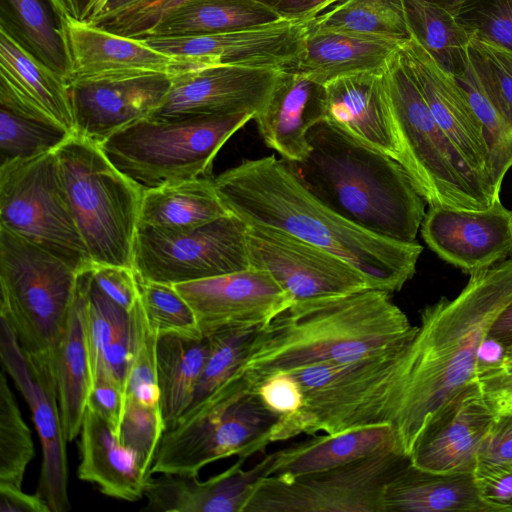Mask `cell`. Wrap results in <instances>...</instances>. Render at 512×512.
I'll list each match as a JSON object with an SVG mask.
<instances>
[{"label":"cell","instance_id":"cell-9","mask_svg":"<svg viewBox=\"0 0 512 512\" xmlns=\"http://www.w3.org/2000/svg\"><path fill=\"white\" fill-rule=\"evenodd\" d=\"M254 115L143 118L117 131L100 148L125 175L143 188L210 177L225 142Z\"/></svg>","mask_w":512,"mask_h":512},{"label":"cell","instance_id":"cell-25","mask_svg":"<svg viewBox=\"0 0 512 512\" xmlns=\"http://www.w3.org/2000/svg\"><path fill=\"white\" fill-rule=\"evenodd\" d=\"M325 118V88L297 72L283 70L254 121L265 145L289 162L303 160L309 131Z\"/></svg>","mask_w":512,"mask_h":512},{"label":"cell","instance_id":"cell-12","mask_svg":"<svg viewBox=\"0 0 512 512\" xmlns=\"http://www.w3.org/2000/svg\"><path fill=\"white\" fill-rule=\"evenodd\" d=\"M410 462L395 448L335 468L259 481L243 512H383L389 481Z\"/></svg>","mask_w":512,"mask_h":512},{"label":"cell","instance_id":"cell-53","mask_svg":"<svg viewBox=\"0 0 512 512\" xmlns=\"http://www.w3.org/2000/svg\"><path fill=\"white\" fill-rule=\"evenodd\" d=\"M124 405V388L105 371L96 370L93 373L87 406L100 414L118 433Z\"/></svg>","mask_w":512,"mask_h":512},{"label":"cell","instance_id":"cell-33","mask_svg":"<svg viewBox=\"0 0 512 512\" xmlns=\"http://www.w3.org/2000/svg\"><path fill=\"white\" fill-rule=\"evenodd\" d=\"M383 512H490L473 473H437L409 462L386 485Z\"/></svg>","mask_w":512,"mask_h":512},{"label":"cell","instance_id":"cell-35","mask_svg":"<svg viewBox=\"0 0 512 512\" xmlns=\"http://www.w3.org/2000/svg\"><path fill=\"white\" fill-rule=\"evenodd\" d=\"M209 349V338L202 333L158 334L157 383L165 430L172 427L190 407Z\"/></svg>","mask_w":512,"mask_h":512},{"label":"cell","instance_id":"cell-50","mask_svg":"<svg viewBox=\"0 0 512 512\" xmlns=\"http://www.w3.org/2000/svg\"><path fill=\"white\" fill-rule=\"evenodd\" d=\"M91 273L95 284L107 297L132 312L139 301L138 280L133 269L93 264Z\"/></svg>","mask_w":512,"mask_h":512},{"label":"cell","instance_id":"cell-43","mask_svg":"<svg viewBox=\"0 0 512 512\" xmlns=\"http://www.w3.org/2000/svg\"><path fill=\"white\" fill-rule=\"evenodd\" d=\"M456 78L465 89L484 128L492 155L495 182L501 189L504 177L512 167V126L485 92L470 62L465 73Z\"/></svg>","mask_w":512,"mask_h":512},{"label":"cell","instance_id":"cell-61","mask_svg":"<svg viewBox=\"0 0 512 512\" xmlns=\"http://www.w3.org/2000/svg\"><path fill=\"white\" fill-rule=\"evenodd\" d=\"M427 1L446 9L451 14L456 16L459 13V11L461 10V8L463 7V5L468 0H427Z\"/></svg>","mask_w":512,"mask_h":512},{"label":"cell","instance_id":"cell-27","mask_svg":"<svg viewBox=\"0 0 512 512\" xmlns=\"http://www.w3.org/2000/svg\"><path fill=\"white\" fill-rule=\"evenodd\" d=\"M0 106L52 119L73 133L66 79L0 31Z\"/></svg>","mask_w":512,"mask_h":512},{"label":"cell","instance_id":"cell-38","mask_svg":"<svg viewBox=\"0 0 512 512\" xmlns=\"http://www.w3.org/2000/svg\"><path fill=\"white\" fill-rule=\"evenodd\" d=\"M411 35L447 72L462 76L470 62L473 36L446 9L427 0H404Z\"/></svg>","mask_w":512,"mask_h":512},{"label":"cell","instance_id":"cell-34","mask_svg":"<svg viewBox=\"0 0 512 512\" xmlns=\"http://www.w3.org/2000/svg\"><path fill=\"white\" fill-rule=\"evenodd\" d=\"M230 214L216 191L214 178L197 177L144 188L138 228L185 232Z\"/></svg>","mask_w":512,"mask_h":512},{"label":"cell","instance_id":"cell-1","mask_svg":"<svg viewBox=\"0 0 512 512\" xmlns=\"http://www.w3.org/2000/svg\"><path fill=\"white\" fill-rule=\"evenodd\" d=\"M510 304L512 258L470 274L455 298L442 297L421 311L405 347L404 381L391 420L407 456L436 415L479 383L480 346Z\"/></svg>","mask_w":512,"mask_h":512},{"label":"cell","instance_id":"cell-40","mask_svg":"<svg viewBox=\"0 0 512 512\" xmlns=\"http://www.w3.org/2000/svg\"><path fill=\"white\" fill-rule=\"evenodd\" d=\"M72 134L52 119L0 106V166L55 151Z\"/></svg>","mask_w":512,"mask_h":512},{"label":"cell","instance_id":"cell-30","mask_svg":"<svg viewBox=\"0 0 512 512\" xmlns=\"http://www.w3.org/2000/svg\"><path fill=\"white\" fill-rule=\"evenodd\" d=\"M88 269L78 274L75 294L56 355L62 426L67 442L81 430L93 373L87 337Z\"/></svg>","mask_w":512,"mask_h":512},{"label":"cell","instance_id":"cell-60","mask_svg":"<svg viewBox=\"0 0 512 512\" xmlns=\"http://www.w3.org/2000/svg\"><path fill=\"white\" fill-rule=\"evenodd\" d=\"M68 14L81 22H86L101 0H60Z\"/></svg>","mask_w":512,"mask_h":512},{"label":"cell","instance_id":"cell-44","mask_svg":"<svg viewBox=\"0 0 512 512\" xmlns=\"http://www.w3.org/2000/svg\"><path fill=\"white\" fill-rule=\"evenodd\" d=\"M131 314L133 353L125 381V400L160 407L156 368L158 334L148 324L140 299Z\"/></svg>","mask_w":512,"mask_h":512},{"label":"cell","instance_id":"cell-21","mask_svg":"<svg viewBox=\"0 0 512 512\" xmlns=\"http://www.w3.org/2000/svg\"><path fill=\"white\" fill-rule=\"evenodd\" d=\"M420 232L433 252L469 275L512 258V210L500 199L479 210L429 206Z\"/></svg>","mask_w":512,"mask_h":512},{"label":"cell","instance_id":"cell-47","mask_svg":"<svg viewBox=\"0 0 512 512\" xmlns=\"http://www.w3.org/2000/svg\"><path fill=\"white\" fill-rule=\"evenodd\" d=\"M469 57L485 92L512 126V52L472 38Z\"/></svg>","mask_w":512,"mask_h":512},{"label":"cell","instance_id":"cell-41","mask_svg":"<svg viewBox=\"0 0 512 512\" xmlns=\"http://www.w3.org/2000/svg\"><path fill=\"white\" fill-rule=\"evenodd\" d=\"M260 327L227 328L206 335L210 342L209 354L192 403L184 415L198 408L236 375Z\"/></svg>","mask_w":512,"mask_h":512},{"label":"cell","instance_id":"cell-13","mask_svg":"<svg viewBox=\"0 0 512 512\" xmlns=\"http://www.w3.org/2000/svg\"><path fill=\"white\" fill-rule=\"evenodd\" d=\"M248 268L247 225L233 214L185 232L136 233L133 270L141 279L175 285Z\"/></svg>","mask_w":512,"mask_h":512},{"label":"cell","instance_id":"cell-20","mask_svg":"<svg viewBox=\"0 0 512 512\" xmlns=\"http://www.w3.org/2000/svg\"><path fill=\"white\" fill-rule=\"evenodd\" d=\"M174 286L204 335L263 326L294 302L269 272L252 267Z\"/></svg>","mask_w":512,"mask_h":512},{"label":"cell","instance_id":"cell-58","mask_svg":"<svg viewBox=\"0 0 512 512\" xmlns=\"http://www.w3.org/2000/svg\"><path fill=\"white\" fill-rule=\"evenodd\" d=\"M150 1L152 0H101L86 22L95 25L133 10Z\"/></svg>","mask_w":512,"mask_h":512},{"label":"cell","instance_id":"cell-3","mask_svg":"<svg viewBox=\"0 0 512 512\" xmlns=\"http://www.w3.org/2000/svg\"><path fill=\"white\" fill-rule=\"evenodd\" d=\"M416 328L382 289L294 301L259 328L236 375L256 391L280 371L350 362L401 345Z\"/></svg>","mask_w":512,"mask_h":512},{"label":"cell","instance_id":"cell-22","mask_svg":"<svg viewBox=\"0 0 512 512\" xmlns=\"http://www.w3.org/2000/svg\"><path fill=\"white\" fill-rule=\"evenodd\" d=\"M495 414L479 383L462 391L428 424L409 458L437 473H473Z\"/></svg>","mask_w":512,"mask_h":512},{"label":"cell","instance_id":"cell-52","mask_svg":"<svg viewBox=\"0 0 512 512\" xmlns=\"http://www.w3.org/2000/svg\"><path fill=\"white\" fill-rule=\"evenodd\" d=\"M190 0H152L114 17L111 29L120 35L142 38L171 11Z\"/></svg>","mask_w":512,"mask_h":512},{"label":"cell","instance_id":"cell-54","mask_svg":"<svg viewBox=\"0 0 512 512\" xmlns=\"http://www.w3.org/2000/svg\"><path fill=\"white\" fill-rule=\"evenodd\" d=\"M478 461L512 462V413L495 416L480 448Z\"/></svg>","mask_w":512,"mask_h":512},{"label":"cell","instance_id":"cell-4","mask_svg":"<svg viewBox=\"0 0 512 512\" xmlns=\"http://www.w3.org/2000/svg\"><path fill=\"white\" fill-rule=\"evenodd\" d=\"M308 141L307 156L287 162L309 191L371 232L416 241L426 201L398 161L359 144L326 121L309 131Z\"/></svg>","mask_w":512,"mask_h":512},{"label":"cell","instance_id":"cell-36","mask_svg":"<svg viewBox=\"0 0 512 512\" xmlns=\"http://www.w3.org/2000/svg\"><path fill=\"white\" fill-rule=\"evenodd\" d=\"M133 336L132 314L97 287L89 268L87 337L92 373L98 369L105 371L125 390L133 353Z\"/></svg>","mask_w":512,"mask_h":512},{"label":"cell","instance_id":"cell-17","mask_svg":"<svg viewBox=\"0 0 512 512\" xmlns=\"http://www.w3.org/2000/svg\"><path fill=\"white\" fill-rule=\"evenodd\" d=\"M399 51L443 133L475 176L499 197L485 131L463 86L412 35Z\"/></svg>","mask_w":512,"mask_h":512},{"label":"cell","instance_id":"cell-49","mask_svg":"<svg viewBox=\"0 0 512 512\" xmlns=\"http://www.w3.org/2000/svg\"><path fill=\"white\" fill-rule=\"evenodd\" d=\"M473 475L490 512H512V462L478 461Z\"/></svg>","mask_w":512,"mask_h":512},{"label":"cell","instance_id":"cell-45","mask_svg":"<svg viewBox=\"0 0 512 512\" xmlns=\"http://www.w3.org/2000/svg\"><path fill=\"white\" fill-rule=\"evenodd\" d=\"M137 280L139 299L147 322L157 334L201 333L192 308L174 285L145 280L138 276Z\"/></svg>","mask_w":512,"mask_h":512},{"label":"cell","instance_id":"cell-23","mask_svg":"<svg viewBox=\"0 0 512 512\" xmlns=\"http://www.w3.org/2000/svg\"><path fill=\"white\" fill-rule=\"evenodd\" d=\"M383 71L355 73L324 84V121L359 144L399 162L400 150Z\"/></svg>","mask_w":512,"mask_h":512},{"label":"cell","instance_id":"cell-28","mask_svg":"<svg viewBox=\"0 0 512 512\" xmlns=\"http://www.w3.org/2000/svg\"><path fill=\"white\" fill-rule=\"evenodd\" d=\"M403 42L321 28L308 20L304 50L294 66L287 70L321 85L346 75L383 71Z\"/></svg>","mask_w":512,"mask_h":512},{"label":"cell","instance_id":"cell-32","mask_svg":"<svg viewBox=\"0 0 512 512\" xmlns=\"http://www.w3.org/2000/svg\"><path fill=\"white\" fill-rule=\"evenodd\" d=\"M395 448L401 449L391 424L316 436L273 452L270 475L291 477L327 470Z\"/></svg>","mask_w":512,"mask_h":512},{"label":"cell","instance_id":"cell-29","mask_svg":"<svg viewBox=\"0 0 512 512\" xmlns=\"http://www.w3.org/2000/svg\"><path fill=\"white\" fill-rule=\"evenodd\" d=\"M79 479L96 485L109 497L137 501L151 478L117 432L96 411L86 406L80 430Z\"/></svg>","mask_w":512,"mask_h":512},{"label":"cell","instance_id":"cell-42","mask_svg":"<svg viewBox=\"0 0 512 512\" xmlns=\"http://www.w3.org/2000/svg\"><path fill=\"white\" fill-rule=\"evenodd\" d=\"M35 456L31 430L25 423L8 385L0 374V483L22 487L27 466Z\"/></svg>","mask_w":512,"mask_h":512},{"label":"cell","instance_id":"cell-11","mask_svg":"<svg viewBox=\"0 0 512 512\" xmlns=\"http://www.w3.org/2000/svg\"><path fill=\"white\" fill-rule=\"evenodd\" d=\"M0 228L78 272L93 265L70 208L55 151L0 166Z\"/></svg>","mask_w":512,"mask_h":512},{"label":"cell","instance_id":"cell-16","mask_svg":"<svg viewBox=\"0 0 512 512\" xmlns=\"http://www.w3.org/2000/svg\"><path fill=\"white\" fill-rule=\"evenodd\" d=\"M308 21L280 19L241 30L185 36H146L141 39L167 55L200 66L233 65L287 70L305 46Z\"/></svg>","mask_w":512,"mask_h":512},{"label":"cell","instance_id":"cell-8","mask_svg":"<svg viewBox=\"0 0 512 512\" xmlns=\"http://www.w3.org/2000/svg\"><path fill=\"white\" fill-rule=\"evenodd\" d=\"M278 418L248 382L235 375L164 431L151 474L198 475L206 465L227 457L247 459L271 443Z\"/></svg>","mask_w":512,"mask_h":512},{"label":"cell","instance_id":"cell-46","mask_svg":"<svg viewBox=\"0 0 512 512\" xmlns=\"http://www.w3.org/2000/svg\"><path fill=\"white\" fill-rule=\"evenodd\" d=\"M165 431L160 407H152L132 400H125L118 438L131 451L139 466L148 475L155 454Z\"/></svg>","mask_w":512,"mask_h":512},{"label":"cell","instance_id":"cell-59","mask_svg":"<svg viewBox=\"0 0 512 512\" xmlns=\"http://www.w3.org/2000/svg\"><path fill=\"white\" fill-rule=\"evenodd\" d=\"M487 336L501 343L505 351L512 350V304L497 317Z\"/></svg>","mask_w":512,"mask_h":512},{"label":"cell","instance_id":"cell-55","mask_svg":"<svg viewBox=\"0 0 512 512\" xmlns=\"http://www.w3.org/2000/svg\"><path fill=\"white\" fill-rule=\"evenodd\" d=\"M479 385L495 416L512 413V373L498 367L486 370L479 375Z\"/></svg>","mask_w":512,"mask_h":512},{"label":"cell","instance_id":"cell-7","mask_svg":"<svg viewBox=\"0 0 512 512\" xmlns=\"http://www.w3.org/2000/svg\"><path fill=\"white\" fill-rule=\"evenodd\" d=\"M383 72L400 150L399 163L426 203L479 210L497 201L499 197L475 176L435 121L399 49Z\"/></svg>","mask_w":512,"mask_h":512},{"label":"cell","instance_id":"cell-5","mask_svg":"<svg viewBox=\"0 0 512 512\" xmlns=\"http://www.w3.org/2000/svg\"><path fill=\"white\" fill-rule=\"evenodd\" d=\"M409 341L350 362L291 370L301 385L303 404L297 413L278 418L271 443L302 433L338 434L391 424L402 389L404 352Z\"/></svg>","mask_w":512,"mask_h":512},{"label":"cell","instance_id":"cell-10","mask_svg":"<svg viewBox=\"0 0 512 512\" xmlns=\"http://www.w3.org/2000/svg\"><path fill=\"white\" fill-rule=\"evenodd\" d=\"M79 273L50 252L0 228V315L24 352L56 360Z\"/></svg>","mask_w":512,"mask_h":512},{"label":"cell","instance_id":"cell-57","mask_svg":"<svg viewBox=\"0 0 512 512\" xmlns=\"http://www.w3.org/2000/svg\"><path fill=\"white\" fill-rule=\"evenodd\" d=\"M1 512H51L47 502L37 493L27 494L22 487L0 483Z\"/></svg>","mask_w":512,"mask_h":512},{"label":"cell","instance_id":"cell-39","mask_svg":"<svg viewBox=\"0 0 512 512\" xmlns=\"http://www.w3.org/2000/svg\"><path fill=\"white\" fill-rule=\"evenodd\" d=\"M310 22L321 28L401 41L411 36L404 0H342Z\"/></svg>","mask_w":512,"mask_h":512},{"label":"cell","instance_id":"cell-15","mask_svg":"<svg viewBox=\"0 0 512 512\" xmlns=\"http://www.w3.org/2000/svg\"><path fill=\"white\" fill-rule=\"evenodd\" d=\"M250 267L266 270L294 301L375 288L338 255L278 228L247 225Z\"/></svg>","mask_w":512,"mask_h":512},{"label":"cell","instance_id":"cell-19","mask_svg":"<svg viewBox=\"0 0 512 512\" xmlns=\"http://www.w3.org/2000/svg\"><path fill=\"white\" fill-rule=\"evenodd\" d=\"M283 70L233 65L195 66L171 75L163 103L150 116L174 119L250 113L266 103Z\"/></svg>","mask_w":512,"mask_h":512},{"label":"cell","instance_id":"cell-62","mask_svg":"<svg viewBox=\"0 0 512 512\" xmlns=\"http://www.w3.org/2000/svg\"><path fill=\"white\" fill-rule=\"evenodd\" d=\"M504 372L512 373V350H506L503 361L498 366Z\"/></svg>","mask_w":512,"mask_h":512},{"label":"cell","instance_id":"cell-37","mask_svg":"<svg viewBox=\"0 0 512 512\" xmlns=\"http://www.w3.org/2000/svg\"><path fill=\"white\" fill-rule=\"evenodd\" d=\"M280 19L257 0H190L162 18L144 37L222 33Z\"/></svg>","mask_w":512,"mask_h":512},{"label":"cell","instance_id":"cell-2","mask_svg":"<svg viewBox=\"0 0 512 512\" xmlns=\"http://www.w3.org/2000/svg\"><path fill=\"white\" fill-rule=\"evenodd\" d=\"M230 213L246 225L288 232L343 258L375 288L398 292L414 276L423 247L371 232L340 215L274 155L246 159L214 178Z\"/></svg>","mask_w":512,"mask_h":512},{"label":"cell","instance_id":"cell-51","mask_svg":"<svg viewBox=\"0 0 512 512\" xmlns=\"http://www.w3.org/2000/svg\"><path fill=\"white\" fill-rule=\"evenodd\" d=\"M263 403L279 417H288L299 411L303 404V391L290 371L277 372L256 388Z\"/></svg>","mask_w":512,"mask_h":512},{"label":"cell","instance_id":"cell-48","mask_svg":"<svg viewBox=\"0 0 512 512\" xmlns=\"http://www.w3.org/2000/svg\"><path fill=\"white\" fill-rule=\"evenodd\" d=\"M456 18L473 38L512 52V0H468Z\"/></svg>","mask_w":512,"mask_h":512},{"label":"cell","instance_id":"cell-6","mask_svg":"<svg viewBox=\"0 0 512 512\" xmlns=\"http://www.w3.org/2000/svg\"><path fill=\"white\" fill-rule=\"evenodd\" d=\"M55 154L92 263L133 269L144 188L121 172L92 140L72 134Z\"/></svg>","mask_w":512,"mask_h":512},{"label":"cell","instance_id":"cell-56","mask_svg":"<svg viewBox=\"0 0 512 512\" xmlns=\"http://www.w3.org/2000/svg\"><path fill=\"white\" fill-rule=\"evenodd\" d=\"M281 19L308 21L342 0H257Z\"/></svg>","mask_w":512,"mask_h":512},{"label":"cell","instance_id":"cell-31","mask_svg":"<svg viewBox=\"0 0 512 512\" xmlns=\"http://www.w3.org/2000/svg\"><path fill=\"white\" fill-rule=\"evenodd\" d=\"M69 16L60 0H0V31L66 81L72 77Z\"/></svg>","mask_w":512,"mask_h":512},{"label":"cell","instance_id":"cell-14","mask_svg":"<svg viewBox=\"0 0 512 512\" xmlns=\"http://www.w3.org/2000/svg\"><path fill=\"white\" fill-rule=\"evenodd\" d=\"M0 323L2 367L25 398L41 442L42 466L36 493L51 512L68 511L67 440L59 406L56 360L27 354L6 320L1 318Z\"/></svg>","mask_w":512,"mask_h":512},{"label":"cell","instance_id":"cell-18","mask_svg":"<svg viewBox=\"0 0 512 512\" xmlns=\"http://www.w3.org/2000/svg\"><path fill=\"white\" fill-rule=\"evenodd\" d=\"M73 134L97 144L117 131L150 117L166 98L171 75L125 73L67 81Z\"/></svg>","mask_w":512,"mask_h":512},{"label":"cell","instance_id":"cell-26","mask_svg":"<svg viewBox=\"0 0 512 512\" xmlns=\"http://www.w3.org/2000/svg\"><path fill=\"white\" fill-rule=\"evenodd\" d=\"M68 38L72 60L70 79L147 72L174 75L196 66L188 59L162 53L141 39L119 35L71 16Z\"/></svg>","mask_w":512,"mask_h":512},{"label":"cell","instance_id":"cell-24","mask_svg":"<svg viewBox=\"0 0 512 512\" xmlns=\"http://www.w3.org/2000/svg\"><path fill=\"white\" fill-rule=\"evenodd\" d=\"M274 453L266 455L248 470L246 458L206 481L198 475L160 474L145 488L147 510L160 512H243L261 479L270 476Z\"/></svg>","mask_w":512,"mask_h":512}]
</instances>
